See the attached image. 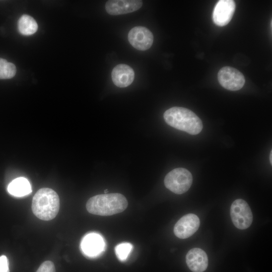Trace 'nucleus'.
Instances as JSON below:
<instances>
[{
	"instance_id": "obj_15",
	"label": "nucleus",
	"mask_w": 272,
	"mask_h": 272,
	"mask_svg": "<svg viewBox=\"0 0 272 272\" xmlns=\"http://www.w3.org/2000/svg\"><path fill=\"white\" fill-rule=\"evenodd\" d=\"M18 28L21 34L29 36L36 32L38 25L33 17L28 15H23L18 21Z\"/></svg>"
},
{
	"instance_id": "obj_11",
	"label": "nucleus",
	"mask_w": 272,
	"mask_h": 272,
	"mask_svg": "<svg viewBox=\"0 0 272 272\" xmlns=\"http://www.w3.org/2000/svg\"><path fill=\"white\" fill-rule=\"evenodd\" d=\"M104 242L103 238L96 233H90L84 237L81 243V248L85 255L95 257L103 251Z\"/></svg>"
},
{
	"instance_id": "obj_5",
	"label": "nucleus",
	"mask_w": 272,
	"mask_h": 272,
	"mask_svg": "<svg viewBox=\"0 0 272 272\" xmlns=\"http://www.w3.org/2000/svg\"><path fill=\"white\" fill-rule=\"evenodd\" d=\"M230 216L234 225L239 229L248 228L253 221L251 210L247 202L242 199H237L232 202Z\"/></svg>"
},
{
	"instance_id": "obj_8",
	"label": "nucleus",
	"mask_w": 272,
	"mask_h": 272,
	"mask_svg": "<svg viewBox=\"0 0 272 272\" xmlns=\"http://www.w3.org/2000/svg\"><path fill=\"white\" fill-rule=\"evenodd\" d=\"M200 225L198 217L193 214H188L182 217L174 227L175 235L180 239H186L195 233Z\"/></svg>"
},
{
	"instance_id": "obj_12",
	"label": "nucleus",
	"mask_w": 272,
	"mask_h": 272,
	"mask_svg": "<svg viewBox=\"0 0 272 272\" xmlns=\"http://www.w3.org/2000/svg\"><path fill=\"white\" fill-rule=\"evenodd\" d=\"M186 262L193 272H203L208 265V256L204 250L194 248L188 251L186 255Z\"/></svg>"
},
{
	"instance_id": "obj_16",
	"label": "nucleus",
	"mask_w": 272,
	"mask_h": 272,
	"mask_svg": "<svg viewBox=\"0 0 272 272\" xmlns=\"http://www.w3.org/2000/svg\"><path fill=\"white\" fill-rule=\"evenodd\" d=\"M16 71V67L13 63L0 58V79H11L15 76Z\"/></svg>"
},
{
	"instance_id": "obj_2",
	"label": "nucleus",
	"mask_w": 272,
	"mask_h": 272,
	"mask_svg": "<svg viewBox=\"0 0 272 272\" xmlns=\"http://www.w3.org/2000/svg\"><path fill=\"white\" fill-rule=\"evenodd\" d=\"M165 122L170 126L192 135L202 129L201 119L191 110L181 107H173L164 113Z\"/></svg>"
},
{
	"instance_id": "obj_19",
	"label": "nucleus",
	"mask_w": 272,
	"mask_h": 272,
	"mask_svg": "<svg viewBox=\"0 0 272 272\" xmlns=\"http://www.w3.org/2000/svg\"><path fill=\"white\" fill-rule=\"evenodd\" d=\"M0 272H10L9 261L5 255L0 256Z\"/></svg>"
},
{
	"instance_id": "obj_3",
	"label": "nucleus",
	"mask_w": 272,
	"mask_h": 272,
	"mask_svg": "<svg viewBox=\"0 0 272 272\" xmlns=\"http://www.w3.org/2000/svg\"><path fill=\"white\" fill-rule=\"evenodd\" d=\"M59 204V196L55 191L49 188H42L33 196L32 210L38 218L49 221L57 215Z\"/></svg>"
},
{
	"instance_id": "obj_1",
	"label": "nucleus",
	"mask_w": 272,
	"mask_h": 272,
	"mask_svg": "<svg viewBox=\"0 0 272 272\" xmlns=\"http://www.w3.org/2000/svg\"><path fill=\"white\" fill-rule=\"evenodd\" d=\"M127 206V199L122 194L105 193L90 198L87 202L86 209L92 214L108 216L124 211Z\"/></svg>"
},
{
	"instance_id": "obj_21",
	"label": "nucleus",
	"mask_w": 272,
	"mask_h": 272,
	"mask_svg": "<svg viewBox=\"0 0 272 272\" xmlns=\"http://www.w3.org/2000/svg\"><path fill=\"white\" fill-rule=\"evenodd\" d=\"M108 192V190L107 189H106V190H104V192L105 193H107Z\"/></svg>"
},
{
	"instance_id": "obj_18",
	"label": "nucleus",
	"mask_w": 272,
	"mask_h": 272,
	"mask_svg": "<svg viewBox=\"0 0 272 272\" xmlns=\"http://www.w3.org/2000/svg\"><path fill=\"white\" fill-rule=\"evenodd\" d=\"M36 272H55L54 265L51 261H45L40 265Z\"/></svg>"
},
{
	"instance_id": "obj_13",
	"label": "nucleus",
	"mask_w": 272,
	"mask_h": 272,
	"mask_svg": "<svg viewBox=\"0 0 272 272\" xmlns=\"http://www.w3.org/2000/svg\"><path fill=\"white\" fill-rule=\"evenodd\" d=\"M111 78L115 86L120 88H124L129 86L133 81L134 72L129 65L125 64H119L113 69Z\"/></svg>"
},
{
	"instance_id": "obj_7",
	"label": "nucleus",
	"mask_w": 272,
	"mask_h": 272,
	"mask_svg": "<svg viewBox=\"0 0 272 272\" xmlns=\"http://www.w3.org/2000/svg\"><path fill=\"white\" fill-rule=\"evenodd\" d=\"M128 40L134 48L145 51L152 46L154 36L152 33L146 27L136 26L129 31Z\"/></svg>"
},
{
	"instance_id": "obj_4",
	"label": "nucleus",
	"mask_w": 272,
	"mask_h": 272,
	"mask_svg": "<svg viewBox=\"0 0 272 272\" xmlns=\"http://www.w3.org/2000/svg\"><path fill=\"white\" fill-rule=\"evenodd\" d=\"M192 183V176L186 169L177 168L169 172L164 178L167 188L174 193L181 194L186 192Z\"/></svg>"
},
{
	"instance_id": "obj_10",
	"label": "nucleus",
	"mask_w": 272,
	"mask_h": 272,
	"mask_svg": "<svg viewBox=\"0 0 272 272\" xmlns=\"http://www.w3.org/2000/svg\"><path fill=\"white\" fill-rule=\"evenodd\" d=\"M142 5L140 0H110L106 2L105 10L111 15H119L135 12Z\"/></svg>"
},
{
	"instance_id": "obj_14",
	"label": "nucleus",
	"mask_w": 272,
	"mask_h": 272,
	"mask_svg": "<svg viewBox=\"0 0 272 272\" xmlns=\"http://www.w3.org/2000/svg\"><path fill=\"white\" fill-rule=\"evenodd\" d=\"M8 191L13 196H24L31 193V186L26 178L19 177L13 180L9 184Z\"/></svg>"
},
{
	"instance_id": "obj_6",
	"label": "nucleus",
	"mask_w": 272,
	"mask_h": 272,
	"mask_svg": "<svg viewBox=\"0 0 272 272\" xmlns=\"http://www.w3.org/2000/svg\"><path fill=\"white\" fill-rule=\"evenodd\" d=\"M218 80L223 87L230 91L241 89L245 82V77L240 72L228 66L220 70L218 73Z\"/></svg>"
},
{
	"instance_id": "obj_17",
	"label": "nucleus",
	"mask_w": 272,
	"mask_h": 272,
	"mask_svg": "<svg viewBox=\"0 0 272 272\" xmlns=\"http://www.w3.org/2000/svg\"><path fill=\"white\" fill-rule=\"evenodd\" d=\"M132 249V245L124 242L117 245L115 248V253L119 260L125 261Z\"/></svg>"
},
{
	"instance_id": "obj_9",
	"label": "nucleus",
	"mask_w": 272,
	"mask_h": 272,
	"mask_svg": "<svg viewBox=\"0 0 272 272\" xmlns=\"http://www.w3.org/2000/svg\"><path fill=\"white\" fill-rule=\"evenodd\" d=\"M235 3L232 0L219 1L213 12L214 23L219 26H224L231 21L235 10Z\"/></svg>"
},
{
	"instance_id": "obj_20",
	"label": "nucleus",
	"mask_w": 272,
	"mask_h": 272,
	"mask_svg": "<svg viewBox=\"0 0 272 272\" xmlns=\"http://www.w3.org/2000/svg\"><path fill=\"white\" fill-rule=\"evenodd\" d=\"M269 161L270 163V164L272 165V151H270V155H269Z\"/></svg>"
}]
</instances>
